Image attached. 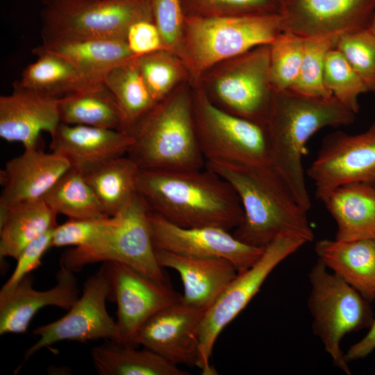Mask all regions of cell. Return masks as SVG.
Listing matches in <instances>:
<instances>
[{
	"mask_svg": "<svg viewBox=\"0 0 375 375\" xmlns=\"http://www.w3.org/2000/svg\"><path fill=\"white\" fill-rule=\"evenodd\" d=\"M206 167L226 181L236 192L244 217L233 235L265 248L283 234L312 242L307 212L272 165L206 162Z\"/></svg>",
	"mask_w": 375,
	"mask_h": 375,
	"instance_id": "1",
	"label": "cell"
},
{
	"mask_svg": "<svg viewBox=\"0 0 375 375\" xmlns=\"http://www.w3.org/2000/svg\"><path fill=\"white\" fill-rule=\"evenodd\" d=\"M137 192L152 211L181 227L215 226L230 231L244 217L231 185L206 167L140 169Z\"/></svg>",
	"mask_w": 375,
	"mask_h": 375,
	"instance_id": "2",
	"label": "cell"
},
{
	"mask_svg": "<svg viewBox=\"0 0 375 375\" xmlns=\"http://www.w3.org/2000/svg\"><path fill=\"white\" fill-rule=\"evenodd\" d=\"M356 115L333 95L309 96L290 89L274 91L265 125L272 165L307 210L311 200L302 160L308 140L323 128L352 124Z\"/></svg>",
	"mask_w": 375,
	"mask_h": 375,
	"instance_id": "3",
	"label": "cell"
},
{
	"mask_svg": "<svg viewBox=\"0 0 375 375\" xmlns=\"http://www.w3.org/2000/svg\"><path fill=\"white\" fill-rule=\"evenodd\" d=\"M126 131L133 139L126 155L140 169L206 167L196 131L190 81L156 103Z\"/></svg>",
	"mask_w": 375,
	"mask_h": 375,
	"instance_id": "4",
	"label": "cell"
},
{
	"mask_svg": "<svg viewBox=\"0 0 375 375\" xmlns=\"http://www.w3.org/2000/svg\"><path fill=\"white\" fill-rule=\"evenodd\" d=\"M282 32L279 14L185 17L176 54L185 63L193 85L216 64L270 44Z\"/></svg>",
	"mask_w": 375,
	"mask_h": 375,
	"instance_id": "5",
	"label": "cell"
},
{
	"mask_svg": "<svg viewBox=\"0 0 375 375\" xmlns=\"http://www.w3.org/2000/svg\"><path fill=\"white\" fill-rule=\"evenodd\" d=\"M150 208L137 193L110 225L89 244L65 251L60 265L72 272L99 262L125 264L148 278L169 284L158 264L153 245L148 215Z\"/></svg>",
	"mask_w": 375,
	"mask_h": 375,
	"instance_id": "6",
	"label": "cell"
},
{
	"mask_svg": "<svg viewBox=\"0 0 375 375\" xmlns=\"http://www.w3.org/2000/svg\"><path fill=\"white\" fill-rule=\"evenodd\" d=\"M269 69V44L260 45L216 64L192 85L219 108L266 125L274 96Z\"/></svg>",
	"mask_w": 375,
	"mask_h": 375,
	"instance_id": "7",
	"label": "cell"
},
{
	"mask_svg": "<svg viewBox=\"0 0 375 375\" xmlns=\"http://www.w3.org/2000/svg\"><path fill=\"white\" fill-rule=\"evenodd\" d=\"M327 269L318 259L308 274L311 290L308 307L313 319L312 330L333 365L351 374L340 342L347 334L371 326L373 313L369 301Z\"/></svg>",
	"mask_w": 375,
	"mask_h": 375,
	"instance_id": "8",
	"label": "cell"
},
{
	"mask_svg": "<svg viewBox=\"0 0 375 375\" xmlns=\"http://www.w3.org/2000/svg\"><path fill=\"white\" fill-rule=\"evenodd\" d=\"M192 86L196 131L206 162L272 165L265 125L219 108L199 87Z\"/></svg>",
	"mask_w": 375,
	"mask_h": 375,
	"instance_id": "9",
	"label": "cell"
},
{
	"mask_svg": "<svg viewBox=\"0 0 375 375\" xmlns=\"http://www.w3.org/2000/svg\"><path fill=\"white\" fill-rule=\"evenodd\" d=\"M306 243L303 238L294 234L277 237L265 247L251 267L238 273L205 312L198 332L197 367L201 374H217L210 360L219 335L244 309L277 265Z\"/></svg>",
	"mask_w": 375,
	"mask_h": 375,
	"instance_id": "10",
	"label": "cell"
},
{
	"mask_svg": "<svg viewBox=\"0 0 375 375\" xmlns=\"http://www.w3.org/2000/svg\"><path fill=\"white\" fill-rule=\"evenodd\" d=\"M43 41L62 38L125 39L133 23L153 20L151 0H70L44 6Z\"/></svg>",
	"mask_w": 375,
	"mask_h": 375,
	"instance_id": "11",
	"label": "cell"
},
{
	"mask_svg": "<svg viewBox=\"0 0 375 375\" xmlns=\"http://www.w3.org/2000/svg\"><path fill=\"white\" fill-rule=\"evenodd\" d=\"M110 281L101 266L84 283L81 297L67 313L56 321L36 328L33 333L38 341L24 353V362L41 349L68 340L86 343L103 339L121 344L119 328L106 310L111 300Z\"/></svg>",
	"mask_w": 375,
	"mask_h": 375,
	"instance_id": "12",
	"label": "cell"
},
{
	"mask_svg": "<svg viewBox=\"0 0 375 375\" xmlns=\"http://www.w3.org/2000/svg\"><path fill=\"white\" fill-rule=\"evenodd\" d=\"M321 199L340 186L375 182V121L365 131L350 135L342 131L323 139L317 156L307 169Z\"/></svg>",
	"mask_w": 375,
	"mask_h": 375,
	"instance_id": "13",
	"label": "cell"
},
{
	"mask_svg": "<svg viewBox=\"0 0 375 375\" xmlns=\"http://www.w3.org/2000/svg\"><path fill=\"white\" fill-rule=\"evenodd\" d=\"M148 218L155 249L188 257L224 258L238 272L251 267L265 249L245 244L219 227L177 226L151 209Z\"/></svg>",
	"mask_w": 375,
	"mask_h": 375,
	"instance_id": "14",
	"label": "cell"
},
{
	"mask_svg": "<svg viewBox=\"0 0 375 375\" xmlns=\"http://www.w3.org/2000/svg\"><path fill=\"white\" fill-rule=\"evenodd\" d=\"M110 281L111 300L117 305L121 344L135 347L141 326L153 314L182 299L170 284L159 283L135 269L117 262L102 265Z\"/></svg>",
	"mask_w": 375,
	"mask_h": 375,
	"instance_id": "15",
	"label": "cell"
},
{
	"mask_svg": "<svg viewBox=\"0 0 375 375\" xmlns=\"http://www.w3.org/2000/svg\"><path fill=\"white\" fill-rule=\"evenodd\" d=\"M374 12L375 0H280L283 31L304 38L367 28Z\"/></svg>",
	"mask_w": 375,
	"mask_h": 375,
	"instance_id": "16",
	"label": "cell"
},
{
	"mask_svg": "<svg viewBox=\"0 0 375 375\" xmlns=\"http://www.w3.org/2000/svg\"><path fill=\"white\" fill-rule=\"evenodd\" d=\"M205 312L182 299L163 308L141 326L135 345H142L174 365L197 367L198 332Z\"/></svg>",
	"mask_w": 375,
	"mask_h": 375,
	"instance_id": "17",
	"label": "cell"
},
{
	"mask_svg": "<svg viewBox=\"0 0 375 375\" xmlns=\"http://www.w3.org/2000/svg\"><path fill=\"white\" fill-rule=\"evenodd\" d=\"M70 168L65 158L53 151L46 153L38 147L24 149L1 171L0 208L43 200Z\"/></svg>",
	"mask_w": 375,
	"mask_h": 375,
	"instance_id": "18",
	"label": "cell"
},
{
	"mask_svg": "<svg viewBox=\"0 0 375 375\" xmlns=\"http://www.w3.org/2000/svg\"><path fill=\"white\" fill-rule=\"evenodd\" d=\"M74 272L60 265L56 274V284L46 290L33 287V276H24L14 288L0 294V335L26 332L35 315L46 306L69 310L78 297V287Z\"/></svg>",
	"mask_w": 375,
	"mask_h": 375,
	"instance_id": "19",
	"label": "cell"
},
{
	"mask_svg": "<svg viewBox=\"0 0 375 375\" xmlns=\"http://www.w3.org/2000/svg\"><path fill=\"white\" fill-rule=\"evenodd\" d=\"M51 137V151L83 174L126 155L133 142L127 131L63 123Z\"/></svg>",
	"mask_w": 375,
	"mask_h": 375,
	"instance_id": "20",
	"label": "cell"
},
{
	"mask_svg": "<svg viewBox=\"0 0 375 375\" xmlns=\"http://www.w3.org/2000/svg\"><path fill=\"white\" fill-rule=\"evenodd\" d=\"M58 106L59 99L14 88L0 97V137L24 149L38 147L40 133L51 136L61 123Z\"/></svg>",
	"mask_w": 375,
	"mask_h": 375,
	"instance_id": "21",
	"label": "cell"
},
{
	"mask_svg": "<svg viewBox=\"0 0 375 375\" xmlns=\"http://www.w3.org/2000/svg\"><path fill=\"white\" fill-rule=\"evenodd\" d=\"M161 267L176 271L183 285L182 301L206 311L235 278L238 272L222 258H194L155 249Z\"/></svg>",
	"mask_w": 375,
	"mask_h": 375,
	"instance_id": "22",
	"label": "cell"
},
{
	"mask_svg": "<svg viewBox=\"0 0 375 375\" xmlns=\"http://www.w3.org/2000/svg\"><path fill=\"white\" fill-rule=\"evenodd\" d=\"M315 251L328 269L368 301L375 300V239H323L315 243Z\"/></svg>",
	"mask_w": 375,
	"mask_h": 375,
	"instance_id": "23",
	"label": "cell"
},
{
	"mask_svg": "<svg viewBox=\"0 0 375 375\" xmlns=\"http://www.w3.org/2000/svg\"><path fill=\"white\" fill-rule=\"evenodd\" d=\"M335 221L341 241L375 239V187L353 183L333 189L321 200Z\"/></svg>",
	"mask_w": 375,
	"mask_h": 375,
	"instance_id": "24",
	"label": "cell"
},
{
	"mask_svg": "<svg viewBox=\"0 0 375 375\" xmlns=\"http://www.w3.org/2000/svg\"><path fill=\"white\" fill-rule=\"evenodd\" d=\"M32 52L38 59L24 69L14 88L60 99L103 83L58 55L37 48Z\"/></svg>",
	"mask_w": 375,
	"mask_h": 375,
	"instance_id": "25",
	"label": "cell"
},
{
	"mask_svg": "<svg viewBox=\"0 0 375 375\" xmlns=\"http://www.w3.org/2000/svg\"><path fill=\"white\" fill-rule=\"evenodd\" d=\"M35 48L58 55L101 80L110 69L134 57L126 40L119 38H56L43 41Z\"/></svg>",
	"mask_w": 375,
	"mask_h": 375,
	"instance_id": "26",
	"label": "cell"
},
{
	"mask_svg": "<svg viewBox=\"0 0 375 375\" xmlns=\"http://www.w3.org/2000/svg\"><path fill=\"white\" fill-rule=\"evenodd\" d=\"M57 215L43 201L0 208V256L17 259L33 241L55 228Z\"/></svg>",
	"mask_w": 375,
	"mask_h": 375,
	"instance_id": "27",
	"label": "cell"
},
{
	"mask_svg": "<svg viewBox=\"0 0 375 375\" xmlns=\"http://www.w3.org/2000/svg\"><path fill=\"white\" fill-rule=\"evenodd\" d=\"M61 123L126 131L127 124L103 82L59 99Z\"/></svg>",
	"mask_w": 375,
	"mask_h": 375,
	"instance_id": "28",
	"label": "cell"
},
{
	"mask_svg": "<svg viewBox=\"0 0 375 375\" xmlns=\"http://www.w3.org/2000/svg\"><path fill=\"white\" fill-rule=\"evenodd\" d=\"M92 360L101 375H187L155 352L144 348L123 344L112 341L94 347L91 350Z\"/></svg>",
	"mask_w": 375,
	"mask_h": 375,
	"instance_id": "29",
	"label": "cell"
},
{
	"mask_svg": "<svg viewBox=\"0 0 375 375\" xmlns=\"http://www.w3.org/2000/svg\"><path fill=\"white\" fill-rule=\"evenodd\" d=\"M140 168L127 155L114 158L84 174L105 214H117L138 193Z\"/></svg>",
	"mask_w": 375,
	"mask_h": 375,
	"instance_id": "30",
	"label": "cell"
},
{
	"mask_svg": "<svg viewBox=\"0 0 375 375\" xmlns=\"http://www.w3.org/2000/svg\"><path fill=\"white\" fill-rule=\"evenodd\" d=\"M56 214L69 219L108 217L83 173L70 168L43 198Z\"/></svg>",
	"mask_w": 375,
	"mask_h": 375,
	"instance_id": "31",
	"label": "cell"
},
{
	"mask_svg": "<svg viewBox=\"0 0 375 375\" xmlns=\"http://www.w3.org/2000/svg\"><path fill=\"white\" fill-rule=\"evenodd\" d=\"M103 82L117 102L127 129L156 103L140 72L136 56L110 69Z\"/></svg>",
	"mask_w": 375,
	"mask_h": 375,
	"instance_id": "32",
	"label": "cell"
},
{
	"mask_svg": "<svg viewBox=\"0 0 375 375\" xmlns=\"http://www.w3.org/2000/svg\"><path fill=\"white\" fill-rule=\"evenodd\" d=\"M136 61L146 85L156 103L190 81L188 70L182 59L167 49L136 56Z\"/></svg>",
	"mask_w": 375,
	"mask_h": 375,
	"instance_id": "33",
	"label": "cell"
},
{
	"mask_svg": "<svg viewBox=\"0 0 375 375\" xmlns=\"http://www.w3.org/2000/svg\"><path fill=\"white\" fill-rule=\"evenodd\" d=\"M340 35L304 38L299 73L290 90L314 97L333 95L324 83V63L327 53L335 47Z\"/></svg>",
	"mask_w": 375,
	"mask_h": 375,
	"instance_id": "34",
	"label": "cell"
},
{
	"mask_svg": "<svg viewBox=\"0 0 375 375\" xmlns=\"http://www.w3.org/2000/svg\"><path fill=\"white\" fill-rule=\"evenodd\" d=\"M304 38L283 31L269 44V82L274 91L292 88L301 67Z\"/></svg>",
	"mask_w": 375,
	"mask_h": 375,
	"instance_id": "35",
	"label": "cell"
},
{
	"mask_svg": "<svg viewBox=\"0 0 375 375\" xmlns=\"http://www.w3.org/2000/svg\"><path fill=\"white\" fill-rule=\"evenodd\" d=\"M324 83L331 94L355 114L360 108L359 96L369 92L362 79L335 47L330 49L326 56Z\"/></svg>",
	"mask_w": 375,
	"mask_h": 375,
	"instance_id": "36",
	"label": "cell"
},
{
	"mask_svg": "<svg viewBox=\"0 0 375 375\" xmlns=\"http://www.w3.org/2000/svg\"><path fill=\"white\" fill-rule=\"evenodd\" d=\"M335 48L344 56L369 92H375V37L367 27L339 36Z\"/></svg>",
	"mask_w": 375,
	"mask_h": 375,
	"instance_id": "37",
	"label": "cell"
},
{
	"mask_svg": "<svg viewBox=\"0 0 375 375\" xmlns=\"http://www.w3.org/2000/svg\"><path fill=\"white\" fill-rule=\"evenodd\" d=\"M185 17L280 15V0H181Z\"/></svg>",
	"mask_w": 375,
	"mask_h": 375,
	"instance_id": "38",
	"label": "cell"
},
{
	"mask_svg": "<svg viewBox=\"0 0 375 375\" xmlns=\"http://www.w3.org/2000/svg\"><path fill=\"white\" fill-rule=\"evenodd\" d=\"M112 217L94 219H69L53 230L51 247L86 245L110 225Z\"/></svg>",
	"mask_w": 375,
	"mask_h": 375,
	"instance_id": "39",
	"label": "cell"
},
{
	"mask_svg": "<svg viewBox=\"0 0 375 375\" xmlns=\"http://www.w3.org/2000/svg\"><path fill=\"white\" fill-rule=\"evenodd\" d=\"M153 19L168 50L177 53L185 22L181 0H151Z\"/></svg>",
	"mask_w": 375,
	"mask_h": 375,
	"instance_id": "40",
	"label": "cell"
},
{
	"mask_svg": "<svg viewBox=\"0 0 375 375\" xmlns=\"http://www.w3.org/2000/svg\"><path fill=\"white\" fill-rule=\"evenodd\" d=\"M53 229L30 243L20 253L17 260L15 269L10 278L2 286L0 294L14 288L24 276L41 265L42 258L51 247Z\"/></svg>",
	"mask_w": 375,
	"mask_h": 375,
	"instance_id": "41",
	"label": "cell"
},
{
	"mask_svg": "<svg viewBox=\"0 0 375 375\" xmlns=\"http://www.w3.org/2000/svg\"><path fill=\"white\" fill-rule=\"evenodd\" d=\"M126 42L134 56L167 49L158 28L153 20L149 19L140 20L131 24L126 35Z\"/></svg>",
	"mask_w": 375,
	"mask_h": 375,
	"instance_id": "42",
	"label": "cell"
},
{
	"mask_svg": "<svg viewBox=\"0 0 375 375\" xmlns=\"http://www.w3.org/2000/svg\"><path fill=\"white\" fill-rule=\"evenodd\" d=\"M375 349V320L370 326L368 333L358 342L353 344L344 354L349 363L367 356Z\"/></svg>",
	"mask_w": 375,
	"mask_h": 375,
	"instance_id": "43",
	"label": "cell"
},
{
	"mask_svg": "<svg viewBox=\"0 0 375 375\" xmlns=\"http://www.w3.org/2000/svg\"><path fill=\"white\" fill-rule=\"evenodd\" d=\"M67 1H70V0H41L44 6L56 4V3H58L61 2H65Z\"/></svg>",
	"mask_w": 375,
	"mask_h": 375,
	"instance_id": "44",
	"label": "cell"
},
{
	"mask_svg": "<svg viewBox=\"0 0 375 375\" xmlns=\"http://www.w3.org/2000/svg\"><path fill=\"white\" fill-rule=\"evenodd\" d=\"M368 28L371 30L372 33L375 37V12L371 19Z\"/></svg>",
	"mask_w": 375,
	"mask_h": 375,
	"instance_id": "45",
	"label": "cell"
},
{
	"mask_svg": "<svg viewBox=\"0 0 375 375\" xmlns=\"http://www.w3.org/2000/svg\"><path fill=\"white\" fill-rule=\"evenodd\" d=\"M374 187H375V182H374Z\"/></svg>",
	"mask_w": 375,
	"mask_h": 375,
	"instance_id": "46",
	"label": "cell"
}]
</instances>
